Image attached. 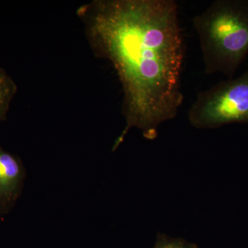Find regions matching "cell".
<instances>
[{"mask_svg": "<svg viewBox=\"0 0 248 248\" xmlns=\"http://www.w3.org/2000/svg\"><path fill=\"white\" fill-rule=\"evenodd\" d=\"M77 14L96 56L114 68L123 91L125 126L154 140L161 124L172 120L184 102L181 89L184 40L173 0H94Z\"/></svg>", "mask_w": 248, "mask_h": 248, "instance_id": "cell-1", "label": "cell"}, {"mask_svg": "<svg viewBox=\"0 0 248 248\" xmlns=\"http://www.w3.org/2000/svg\"><path fill=\"white\" fill-rule=\"evenodd\" d=\"M192 24L205 73L233 79L248 55V0H216Z\"/></svg>", "mask_w": 248, "mask_h": 248, "instance_id": "cell-2", "label": "cell"}, {"mask_svg": "<svg viewBox=\"0 0 248 248\" xmlns=\"http://www.w3.org/2000/svg\"><path fill=\"white\" fill-rule=\"evenodd\" d=\"M187 119L197 129L248 123V68L237 78L221 81L199 93Z\"/></svg>", "mask_w": 248, "mask_h": 248, "instance_id": "cell-3", "label": "cell"}, {"mask_svg": "<svg viewBox=\"0 0 248 248\" xmlns=\"http://www.w3.org/2000/svg\"><path fill=\"white\" fill-rule=\"evenodd\" d=\"M27 170L22 159L0 146V218L9 215L22 196Z\"/></svg>", "mask_w": 248, "mask_h": 248, "instance_id": "cell-4", "label": "cell"}, {"mask_svg": "<svg viewBox=\"0 0 248 248\" xmlns=\"http://www.w3.org/2000/svg\"><path fill=\"white\" fill-rule=\"evenodd\" d=\"M17 93V86L14 79L0 66V122L7 120L8 113Z\"/></svg>", "mask_w": 248, "mask_h": 248, "instance_id": "cell-5", "label": "cell"}, {"mask_svg": "<svg viewBox=\"0 0 248 248\" xmlns=\"http://www.w3.org/2000/svg\"><path fill=\"white\" fill-rule=\"evenodd\" d=\"M153 248H200L197 244L183 238H174L159 232Z\"/></svg>", "mask_w": 248, "mask_h": 248, "instance_id": "cell-6", "label": "cell"}]
</instances>
